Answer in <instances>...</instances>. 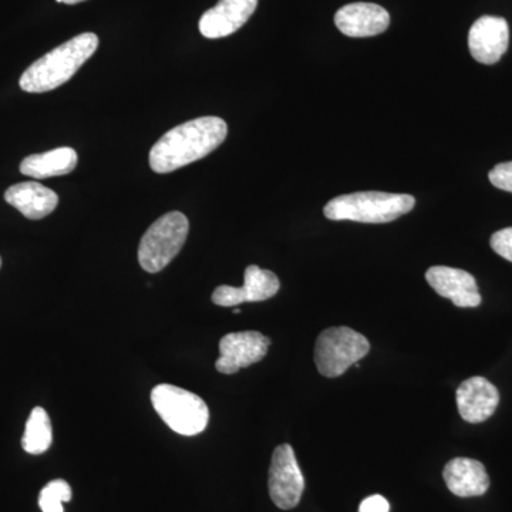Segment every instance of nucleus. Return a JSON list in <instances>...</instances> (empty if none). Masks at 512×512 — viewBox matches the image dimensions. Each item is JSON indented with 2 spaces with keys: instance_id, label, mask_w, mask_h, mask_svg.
<instances>
[{
  "instance_id": "1a4fd4ad",
  "label": "nucleus",
  "mask_w": 512,
  "mask_h": 512,
  "mask_svg": "<svg viewBox=\"0 0 512 512\" xmlns=\"http://www.w3.org/2000/svg\"><path fill=\"white\" fill-rule=\"evenodd\" d=\"M281 288L278 276L274 272L251 265L245 269L244 286H218L212 293V302L222 308H232L245 302H262L274 298Z\"/></svg>"
},
{
  "instance_id": "7ed1b4c3",
  "label": "nucleus",
  "mask_w": 512,
  "mask_h": 512,
  "mask_svg": "<svg viewBox=\"0 0 512 512\" xmlns=\"http://www.w3.org/2000/svg\"><path fill=\"white\" fill-rule=\"evenodd\" d=\"M416 200L409 194L366 191L340 195L323 208L330 221H355L363 224H387L413 210Z\"/></svg>"
},
{
  "instance_id": "423d86ee",
  "label": "nucleus",
  "mask_w": 512,
  "mask_h": 512,
  "mask_svg": "<svg viewBox=\"0 0 512 512\" xmlns=\"http://www.w3.org/2000/svg\"><path fill=\"white\" fill-rule=\"evenodd\" d=\"M370 343L356 330L339 326L320 333L315 345V363L325 377L342 376L369 353Z\"/></svg>"
},
{
  "instance_id": "ddd939ff",
  "label": "nucleus",
  "mask_w": 512,
  "mask_h": 512,
  "mask_svg": "<svg viewBox=\"0 0 512 512\" xmlns=\"http://www.w3.org/2000/svg\"><path fill=\"white\" fill-rule=\"evenodd\" d=\"M258 0H220L200 19L201 35L221 39L241 29L254 15Z\"/></svg>"
},
{
  "instance_id": "dca6fc26",
  "label": "nucleus",
  "mask_w": 512,
  "mask_h": 512,
  "mask_svg": "<svg viewBox=\"0 0 512 512\" xmlns=\"http://www.w3.org/2000/svg\"><path fill=\"white\" fill-rule=\"evenodd\" d=\"M5 200L29 220H42L59 204L55 191L35 181L12 185L5 192Z\"/></svg>"
},
{
  "instance_id": "39448f33",
  "label": "nucleus",
  "mask_w": 512,
  "mask_h": 512,
  "mask_svg": "<svg viewBox=\"0 0 512 512\" xmlns=\"http://www.w3.org/2000/svg\"><path fill=\"white\" fill-rule=\"evenodd\" d=\"M190 231V222L181 212H168L158 218L141 238L138 262L150 274L163 271L180 254Z\"/></svg>"
},
{
  "instance_id": "f257e3e1",
  "label": "nucleus",
  "mask_w": 512,
  "mask_h": 512,
  "mask_svg": "<svg viewBox=\"0 0 512 512\" xmlns=\"http://www.w3.org/2000/svg\"><path fill=\"white\" fill-rule=\"evenodd\" d=\"M228 126L220 117L187 121L165 133L150 151L154 173L168 174L207 157L224 143Z\"/></svg>"
},
{
  "instance_id": "aec40b11",
  "label": "nucleus",
  "mask_w": 512,
  "mask_h": 512,
  "mask_svg": "<svg viewBox=\"0 0 512 512\" xmlns=\"http://www.w3.org/2000/svg\"><path fill=\"white\" fill-rule=\"evenodd\" d=\"M490 245L494 252L512 262V227L495 232L490 239Z\"/></svg>"
},
{
  "instance_id": "393cba45",
  "label": "nucleus",
  "mask_w": 512,
  "mask_h": 512,
  "mask_svg": "<svg viewBox=\"0 0 512 512\" xmlns=\"http://www.w3.org/2000/svg\"><path fill=\"white\" fill-rule=\"evenodd\" d=\"M0 266H2V259H0Z\"/></svg>"
},
{
  "instance_id": "20e7f679",
  "label": "nucleus",
  "mask_w": 512,
  "mask_h": 512,
  "mask_svg": "<svg viewBox=\"0 0 512 512\" xmlns=\"http://www.w3.org/2000/svg\"><path fill=\"white\" fill-rule=\"evenodd\" d=\"M151 403L164 423L181 436H197L207 429L210 410L197 394L173 384H158L151 392Z\"/></svg>"
},
{
  "instance_id": "0eeeda50",
  "label": "nucleus",
  "mask_w": 512,
  "mask_h": 512,
  "mask_svg": "<svg viewBox=\"0 0 512 512\" xmlns=\"http://www.w3.org/2000/svg\"><path fill=\"white\" fill-rule=\"evenodd\" d=\"M269 495L276 507L281 510H292L301 501L305 490V478L295 451L289 444H281L272 454L269 467Z\"/></svg>"
},
{
  "instance_id": "412c9836",
  "label": "nucleus",
  "mask_w": 512,
  "mask_h": 512,
  "mask_svg": "<svg viewBox=\"0 0 512 512\" xmlns=\"http://www.w3.org/2000/svg\"><path fill=\"white\" fill-rule=\"evenodd\" d=\"M491 184L500 190L512 192V161L495 165L488 174Z\"/></svg>"
},
{
  "instance_id": "f03ea898",
  "label": "nucleus",
  "mask_w": 512,
  "mask_h": 512,
  "mask_svg": "<svg viewBox=\"0 0 512 512\" xmlns=\"http://www.w3.org/2000/svg\"><path fill=\"white\" fill-rule=\"evenodd\" d=\"M99 47V37L82 33L36 60L20 77V87L26 93H46L63 86L79 72Z\"/></svg>"
},
{
  "instance_id": "6e6552de",
  "label": "nucleus",
  "mask_w": 512,
  "mask_h": 512,
  "mask_svg": "<svg viewBox=\"0 0 512 512\" xmlns=\"http://www.w3.org/2000/svg\"><path fill=\"white\" fill-rule=\"evenodd\" d=\"M271 339L256 330L228 333L220 342V357L215 362L218 372L222 375H235L261 362L268 353Z\"/></svg>"
},
{
  "instance_id": "4468645a",
  "label": "nucleus",
  "mask_w": 512,
  "mask_h": 512,
  "mask_svg": "<svg viewBox=\"0 0 512 512\" xmlns=\"http://www.w3.org/2000/svg\"><path fill=\"white\" fill-rule=\"evenodd\" d=\"M335 23L343 35L372 37L389 28L390 15L376 3H350L336 12Z\"/></svg>"
},
{
  "instance_id": "a211bd4d",
  "label": "nucleus",
  "mask_w": 512,
  "mask_h": 512,
  "mask_svg": "<svg viewBox=\"0 0 512 512\" xmlns=\"http://www.w3.org/2000/svg\"><path fill=\"white\" fill-rule=\"evenodd\" d=\"M52 441L53 430L49 414L42 407H36L30 413L28 423H26L22 439L23 450L37 456V454L46 453L52 446Z\"/></svg>"
},
{
  "instance_id": "9d476101",
  "label": "nucleus",
  "mask_w": 512,
  "mask_h": 512,
  "mask_svg": "<svg viewBox=\"0 0 512 512\" xmlns=\"http://www.w3.org/2000/svg\"><path fill=\"white\" fill-rule=\"evenodd\" d=\"M510 45V28L507 20L497 16H481L468 33V49L481 64H495Z\"/></svg>"
},
{
  "instance_id": "f3484780",
  "label": "nucleus",
  "mask_w": 512,
  "mask_h": 512,
  "mask_svg": "<svg viewBox=\"0 0 512 512\" xmlns=\"http://www.w3.org/2000/svg\"><path fill=\"white\" fill-rule=\"evenodd\" d=\"M76 151L70 147H60L47 153L33 154L26 157L20 164V173L36 180H45L50 177H60L72 173L76 168Z\"/></svg>"
},
{
  "instance_id": "9b49d317",
  "label": "nucleus",
  "mask_w": 512,
  "mask_h": 512,
  "mask_svg": "<svg viewBox=\"0 0 512 512\" xmlns=\"http://www.w3.org/2000/svg\"><path fill=\"white\" fill-rule=\"evenodd\" d=\"M431 288L458 308H477L481 303L476 278L463 269L433 266L426 272Z\"/></svg>"
},
{
  "instance_id": "f8f14e48",
  "label": "nucleus",
  "mask_w": 512,
  "mask_h": 512,
  "mask_svg": "<svg viewBox=\"0 0 512 512\" xmlns=\"http://www.w3.org/2000/svg\"><path fill=\"white\" fill-rule=\"evenodd\" d=\"M458 413L468 423L490 419L500 403L497 387L485 377L474 376L460 384L456 393Z\"/></svg>"
},
{
  "instance_id": "6ab92c4d",
  "label": "nucleus",
  "mask_w": 512,
  "mask_h": 512,
  "mask_svg": "<svg viewBox=\"0 0 512 512\" xmlns=\"http://www.w3.org/2000/svg\"><path fill=\"white\" fill-rule=\"evenodd\" d=\"M70 500H72V488L66 481H50L40 491V510L43 512H63V503H69Z\"/></svg>"
},
{
  "instance_id": "5701e85b",
  "label": "nucleus",
  "mask_w": 512,
  "mask_h": 512,
  "mask_svg": "<svg viewBox=\"0 0 512 512\" xmlns=\"http://www.w3.org/2000/svg\"><path fill=\"white\" fill-rule=\"evenodd\" d=\"M84 0H62V3H66V5H77V3H82Z\"/></svg>"
},
{
  "instance_id": "2eb2a0df",
  "label": "nucleus",
  "mask_w": 512,
  "mask_h": 512,
  "mask_svg": "<svg viewBox=\"0 0 512 512\" xmlns=\"http://www.w3.org/2000/svg\"><path fill=\"white\" fill-rule=\"evenodd\" d=\"M443 477L448 490L461 498L480 497L490 488L484 464L473 458L458 457L448 461Z\"/></svg>"
},
{
  "instance_id": "b1692460",
  "label": "nucleus",
  "mask_w": 512,
  "mask_h": 512,
  "mask_svg": "<svg viewBox=\"0 0 512 512\" xmlns=\"http://www.w3.org/2000/svg\"><path fill=\"white\" fill-rule=\"evenodd\" d=\"M235 313V315H238V313H241V309H234V311H232Z\"/></svg>"
},
{
  "instance_id": "4be33fe9",
  "label": "nucleus",
  "mask_w": 512,
  "mask_h": 512,
  "mask_svg": "<svg viewBox=\"0 0 512 512\" xmlns=\"http://www.w3.org/2000/svg\"><path fill=\"white\" fill-rule=\"evenodd\" d=\"M390 504L382 495H370L360 504L359 512H389Z\"/></svg>"
}]
</instances>
